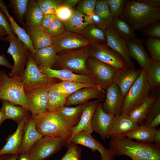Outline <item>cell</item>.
<instances>
[{
  "label": "cell",
  "instance_id": "cell-33",
  "mask_svg": "<svg viewBox=\"0 0 160 160\" xmlns=\"http://www.w3.org/2000/svg\"><path fill=\"white\" fill-rule=\"evenodd\" d=\"M44 15L37 0H29L24 16L26 26H39Z\"/></svg>",
  "mask_w": 160,
  "mask_h": 160
},
{
  "label": "cell",
  "instance_id": "cell-16",
  "mask_svg": "<svg viewBox=\"0 0 160 160\" xmlns=\"http://www.w3.org/2000/svg\"><path fill=\"white\" fill-rule=\"evenodd\" d=\"M106 92L98 86L81 88L70 95L67 98L65 106L71 107L86 103L91 99L98 101L104 100Z\"/></svg>",
  "mask_w": 160,
  "mask_h": 160
},
{
  "label": "cell",
  "instance_id": "cell-12",
  "mask_svg": "<svg viewBox=\"0 0 160 160\" xmlns=\"http://www.w3.org/2000/svg\"><path fill=\"white\" fill-rule=\"evenodd\" d=\"M87 65L93 76L97 84L104 90L113 83L117 70L113 67L92 57H88Z\"/></svg>",
  "mask_w": 160,
  "mask_h": 160
},
{
  "label": "cell",
  "instance_id": "cell-60",
  "mask_svg": "<svg viewBox=\"0 0 160 160\" xmlns=\"http://www.w3.org/2000/svg\"><path fill=\"white\" fill-rule=\"evenodd\" d=\"M17 160H30L27 154L20 153L18 155Z\"/></svg>",
  "mask_w": 160,
  "mask_h": 160
},
{
  "label": "cell",
  "instance_id": "cell-55",
  "mask_svg": "<svg viewBox=\"0 0 160 160\" xmlns=\"http://www.w3.org/2000/svg\"><path fill=\"white\" fill-rule=\"evenodd\" d=\"M137 1L151 7L160 8V0H137Z\"/></svg>",
  "mask_w": 160,
  "mask_h": 160
},
{
  "label": "cell",
  "instance_id": "cell-36",
  "mask_svg": "<svg viewBox=\"0 0 160 160\" xmlns=\"http://www.w3.org/2000/svg\"><path fill=\"white\" fill-rule=\"evenodd\" d=\"M156 97L148 95L139 106L129 112L127 115L139 124L145 121L148 111L155 99Z\"/></svg>",
  "mask_w": 160,
  "mask_h": 160
},
{
  "label": "cell",
  "instance_id": "cell-26",
  "mask_svg": "<svg viewBox=\"0 0 160 160\" xmlns=\"http://www.w3.org/2000/svg\"><path fill=\"white\" fill-rule=\"evenodd\" d=\"M25 28L35 49L52 45L53 37L40 26H26Z\"/></svg>",
  "mask_w": 160,
  "mask_h": 160
},
{
  "label": "cell",
  "instance_id": "cell-7",
  "mask_svg": "<svg viewBox=\"0 0 160 160\" xmlns=\"http://www.w3.org/2000/svg\"><path fill=\"white\" fill-rule=\"evenodd\" d=\"M56 78L48 77L43 74L39 69L34 56L30 52L21 80L25 90L49 86L55 83Z\"/></svg>",
  "mask_w": 160,
  "mask_h": 160
},
{
  "label": "cell",
  "instance_id": "cell-61",
  "mask_svg": "<svg viewBox=\"0 0 160 160\" xmlns=\"http://www.w3.org/2000/svg\"><path fill=\"white\" fill-rule=\"evenodd\" d=\"M7 36L4 29L0 25V37L4 38Z\"/></svg>",
  "mask_w": 160,
  "mask_h": 160
},
{
  "label": "cell",
  "instance_id": "cell-50",
  "mask_svg": "<svg viewBox=\"0 0 160 160\" xmlns=\"http://www.w3.org/2000/svg\"><path fill=\"white\" fill-rule=\"evenodd\" d=\"M145 35L150 37L160 38V23L158 22L142 31Z\"/></svg>",
  "mask_w": 160,
  "mask_h": 160
},
{
  "label": "cell",
  "instance_id": "cell-9",
  "mask_svg": "<svg viewBox=\"0 0 160 160\" xmlns=\"http://www.w3.org/2000/svg\"><path fill=\"white\" fill-rule=\"evenodd\" d=\"M4 41H8L9 46L7 52L12 57L14 61L12 71L8 73L9 77L15 76H21L31 52L26 46L17 36H7L4 38Z\"/></svg>",
  "mask_w": 160,
  "mask_h": 160
},
{
  "label": "cell",
  "instance_id": "cell-46",
  "mask_svg": "<svg viewBox=\"0 0 160 160\" xmlns=\"http://www.w3.org/2000/svg\"><path fill=\"white\" fill-rule=\"evenodd\" d=\"M81 151L77 145L71 143L65 154L60 160H80Z\"/></svg>",
  "mask_w": 160,
  "mask_h": 160
},
{
  "label": "cell",
  "instance_id": "cell-57",
  "mask_svg": "<svg viewBox=\"0 0 160 160\" xmlns=\"http://www.w3.org/2000/svg\"><path fill=\"white\" fill-rule=\"evenodd\" d=\"M80 1V0H61V4L67 6L74 9L75 7Z\"/></svg>",
  "mask_w": 160,
  "mask_h": 160
},
{
  "label": "cell",
  "instance_id": "cell-42",
  "mask_svg": "<svg viewBox=\"0 0 160 160\" xmlns=\"http://www.w3.org/2000/svg\"><path fill=\"white\" fill-rule=\"evenodd\" d=\"M145 45L151 59L160 61V39L150 37L146 39Z\"/></svg>",
  "mask_w": 160,
  "mask_h": 160
},
{
  "label": "cell",
  "instance_id": "cell-1",
  "mask_svg": "<svg viewBox=\"0 0 160 160\" xmlns=\"http://www.w3.org/2000/svg\"><path fill=\"white\" fill-rule=\"evenodd\" d=\"M109 149L115 156L132 160H160V145L135 142L121 135L111 137Z\"/></svg>",
  "mask_w": 160,
  "mask_h": 160
},
{
  "label": "cell",
  "instance_id": "cell-37",
  "mask_svg": "<svg viewBox=\"0 0 160 160\" xmlns=\"http://www.w3.org/2000/svg\"><path fill=\"white\" fill-rule=\"evenodd\" d=\"M51 85L49 87L48 92L47 111L56 112L65 106L69 95L60 93L53 88Z\"/></svg>",
  "mask_w": 160,
  "mask_h": 160
},
{
  "label": "cell",
  "instance_id": "cell-47",
  "mask_svg": "<svg viewBox=\"0 0 160 160\" xmlns=\"http://www.w3.org/2000/svg\"><path fill=\"white\" fill-rule=\"evenodd\" d=\"M44 30L49 35L54 37L61 34L65 29L63 22L57 18Z\"/></svg>",
  "mask_w": 160,
  "mask_h": 160
},
{
  "label": "cell",
  "instance_id": "cell-31",
  "mask_svg": "<svg viewBox=\"0 0 160 160\" xmlns=\"http://www.w3.org/2000/svg\"><path fill=\"white\" fill-rule=\"evenodd\" d=\"M157 131L156 129H151L145 124H141L136 128L121 135L131 139L136 140L139 142L152 143Z\"/></svg>",
  "mask_w": 160,
  "mask_h": 160
},
{
  "label": "cell",
  "instance_id": "cell-6",
  "mask_svg": "<svg viewBox=\"0 0 160 160\" xmlns=\"http://www.w3.org/2000/svg\"><path fill=\"white\" fill-rule=\"evenodd\" d=\"M151 89L147 80L146 72L142 69L140 75L124 97L121 115H127L129 112L140 105L148 96Z\"/></svg>",
  "mask_w": 160,
  "mask_h": 160
},
{
  "label": "cell",
  "instance_id": "cell-22",
  "mask_svg": "<svg viewBox=\"0 0 160 160\" xmlns=\"http://www.w3.org/2000/svg\"><path fill=\"white\" fill-rule=\"evenodd\" d=\"M142 71V69L128 68L116 71L113 77V83L119 87L124 97L140 75Z\"/></svg>",
  "mask_w": 160,
  "mask_h": 160
},
{
  "label": "cell",
  "instance_id": "cell-48",
  "mask_svg": "<svg viewBox=\"0 0 160 160\" xmlns=\"http://www.w3.org/2000/svg\"><path fill=\"white\" fill-rule=\"evenodd\" d=\"M74 9L67 6L60 4L57 9L55 15L58 19L63 22L70 18Z\"/></svg>",
  "mask_w": 160,
  "mask_h": 160
},
{
  "label": "cell",
  "instance_id": "cell-10",
  "mask_svg": "<svg viewBox=\"0 0 160 160\" xmlns=\"http://www.w3.org/2000/svg\"><path fill=\"white\" fill-rule=\"evenodd\" d=\"M88 57L95 58L115 68L117 71L129 68L123 57L106 44H93L85 49Z\"/></svg>",
  "mask_w": 160,
  "mask_h": 160
},
{
  "label": "cell",
  "instance_id": "cell-18",
  "mask_svg": "<svg viewBox=\"0 0 160 160\" xmlns=\"http://www.w3.org/2000/svg\"><path fill=\"white\" fill-rule=\"evenodd\" d=\"M38 67L43 74L50 78L58 79L62 81L97 85L92 74H79L65 69H55L39 66Z\"/></svg>",
  "mask_w": 160,
  "mask_h": 160
},
{
  "label": "cell",
  "instance_id": "cell-30",
  "mask_svg": "<svg viewBox=\"0 0 160 160\" xmlns=\"http://www.w3.org/2000/svg\"><path fill=\"white\" fill-rule=\"evenodd\" d=\"M57 55L52 45L35 49L33 54L38 66L50 68L55 66Z\"/></svg>",
  "mask_w": 160,
  "mask_h": 160
},
{
  "label": "cell",
  "instance_id": "cell-43",
  "mask_svg": "<svg viewBox=\"0 0 160 160\" xmlns=\"http://www.w3.org/2000/svg\"><path fill=\"white\" fill-rule=\"evenodd\" d=\"M37 3L44 15H55L57 9L61 4V0H37Z\"/></svg>",
  "mask_w": 160,
  "mask_h": 160
},
{
  "label": "cell",
  "instance_id": "cell-20",
  "mask_svg": "<svg viewBox=\"0 0 160 160\" xmlns=\"http://www.w3.org/2000/svg\"><path fill=\"white\" fill-rule=\"evenodd\" d=\"M23 130V137L19 154H27L36 142L43 137L37 130L35 122L31 115L25 123Z\"/></svg>",
  "mask_w": 160,
  "mask_h": 160
},
{
  "label": "cell",
  "instance_id": "cell-49",
  "mask_svg": "<svg viewBox=\"0 0 160 160\" xmlns=\"http://www.w3.org/2000/svg\"><path fill=\"white\" fill-rule=\"evenodd\" d=\"M160 113V97L158 95L150 108L145 120L144 124L146 125L158 114Z\"/></svg>",
  "mask_w": 160,
  "mask_h": 160
},
{
  "label": "cell",
  "instance_id": "cell-54",
  "mask_svg": "<svg viewBox=\"0 0 160 160\" xmlns=\"http://www.w3.org/2000/svg\"><path fill=\"white\" fill-rule=\"evenodd\" d=\"M4 38L0 37V40L4 41ZM0 65L5 66L11 70L13 67V65L10 64L5 56L3 54L0 55Z\"/></svg>",
  "mask_w": 160,
  "mask_h": 160
},
{
  "label": "cell",
  "instance_id": "cell-25",
  "mask_svg": "<svg viewBox=\"0 0 160 160\" xmlns=\"http://www.w3.org/2000/svg\"><path fill=\"white\" fill-rule=\"evenodd\" d=\"M143 40L136 39L127 41V44L131 57L138 63L142 69L146 72L149 58L145 49Z\"/></svg>",
  "mask_w": 160,
  "mask_h": 160
},
{
  "label": "cell",
  "instance_id": "cell-32",
  "mask_svg": "<svg viewBox=\"0 0 160 160\" xmlns=\"http://www.w3.org/2000/svg\"><path fill=\"white\" fill-rule=\"evenodd\" d=\"M89 102L75 107L64 106L57 112L67 122L73 127L78 124L84 109Z\"/></svg>",
  "mask_w": 160,
  "mask_h": 160
},
{
  "label": "cell",
  "instance_id": "cell-4",
  "mask_svg": "<svg viewBox=\"0 0 160 160\" xmlns=\"http://www.w3.org/2000/svg\"><path fill=\"white\" fill-rule=\"evenodd\" d=\"M0 99L23 106L29 111L21 76L9 77L5 71H0Z\"/></svg>",
  "mask_w": 160,
  "mask_h": 160
},
{
  "label": "cell",
  "instance_id": "cell-13",
  "mask_svg": "<svg viewBox=\"0 0 160 160\" xmlns=\"http://www.w3.org/2000/svg\"><path fill=\"white\" fill-rule=\"evenodd\" d=\"M71 143L88 147L94 153L97 151L100 154V160H115V156L109 149L105 148L94 139L91 134L86 131H82L73 135L65 145L68 146Z\"/></svg>",
  "mask_w": 160,
  "mask_h": 160
},
{
  "label": "cell",
  "instance_id": "cell-29",
  "mask_svg": "<svg viewBox=\"0 0 160 160\" xmlns=\"http://www.w3.org/2000/svg\"><path fill=\"white\" fill-rule=\"evenodd\" d=\"M1 100L2 105L0 110L5 120L11 119L18 124L25 117L30 114V111L23 106H17L7 100Z\"/></svg>",
  "mask_w": 160,
  "mask_h": 160
},
{
  "label": "cell",
  "instance_id": "cell-5",
  "mask_svg": "<svg viewBox=\"0 0 160 160\" xmlns=\"http://www.w3.org/2000/svg\"><path fill=\"white\" fill-rule=\"evenodd\" d=\"M88 58L85 49L65 52L57 54L55 66L58 69L68 70L76 74L91 75L87 65Z\"/></svg>",
  "mask_w": 160,
  "mask_h": 160
},
{
  "label": "cell",
  "instance_id": "cell-27",
  "mask_svg": "<svg viewBox=\"0 0 160 160\" xmlns=\"http://www.w3.org/2000/svg\"><path fill=\"white\" fill-rule=\"evenodd\" d=\"M66 30L80 33L89 24L93 23L90 17L74 9L70 18L63 22Z\"/></svg>",
  "mask_w": 160,
  "mask_h": 160
},
{
  "label": "cell",
  "instance_id": "cell-51",
  "mask_svg": "<svg viewBox=\"0 0 160 160\" xmlns=\"http://www.w3.org/2000/svg\"><path fill=\"white\" fill-rule=\"evenodd\" d=\"M0 25L6 32L7 36H15L12 30L9 22L4 13L0 8Z\"/></svg>",
  "mask_w": 160,
  "mask_h": 160
},
{
  "label": "cell",
  "instance_id": "cell-14",
  "mask_svg": "<svg viewBox=\"0 0 160 160\" xmlns=\"http://www.w3.org/2000/svg\"><path fill=\"white\" fill-rule=\"evenodd\" d=\"M49 87L35 88L25 91L27 104L32 115L47 111Z\"/></svg>",
  "mask_w": 160,
  "mask_h": 160
},
{
  "label": "cell",
  "instance_id": "cell-56",
  "mask_svg": "<svg viewBox=\"0 0 160 160\" xmlns=\"http://www.w3.org/2000/svg\"><path fill=\"white\" fill-rule=\"evenodd\" d=\"M160 124V113L155 116L147 125L151 129H155L156 127Z\"/></svg>",
  "mask_w": 160,
  "mask_h": 160
},
{
  "label": "cell",
  "instance_id": "cell-2",
  "mask_svg": "<svg viewBox=\"0 0 160 160\" xmlns=\"http://www.w3.org/2000/svg\"><path fill=\"white\" fill-rule=\"evenodd\" d=\"M134 30L142 31L160 20V9L137 0L127 1L122 16Z\"/></svg>",
  "mask_w": 160,
  "mask_h": 160
},
{
  "label": "cell",
  "instance_id": "cell-53",
  "mask_svg": "<svg viewBox=\"0 0 160 160\" xmlns=\"http://www.w3.org/2000/svg\"><path fill=\"white\" fill-rule=\"evenodd\" d=\"M91 18L93 23H94L99 28L105 31L108 28L107 26L101 20L100 17L95 13L91 16Z\"/></svg>",
  "mask_w": 160,
  "mask_h": 160
},
{
  "label": "cell",
  "instance_id": "cell-8",
  "mask_svg": "<svg viewBox=\"0 0 160 160\" xmlns=\"http://www.w3.org/2000/svg\"><path fill=\"white\" fill-rule=\"evenodd\" d=\"M69 139L43 137L36 142L27 155L30 160H45L58 152Z\"/></svg>",
  "mask_w": 160,
  "mask_h": 160
},
{
  "label": "cell",
  "instance_id": "cell-28",
  "mask_svg": "<svg viewBox=\"0 0 160 160\" xmlns=\"http://www.w3.org/2000/svg\"><path fill=\"white\" fill-rule=\"evenodd\" d=\"M0 8L7 17L14 33L28 47L33 55L35 49L32 44L30 38L25 30L16 22L14 18L10 15L7 6L2 0H0Z\"/></svg>",
  "mask_w": 160,
  "mask_h": 160
},
{
  "label": "cell",
  "instance_id": "cell-3",
  "mask_svg": "<svg viewBox=\"0 0 160 160\" xmlns=\"http://www.w3.org/2000/svg\"><path fill=\"white\" fill-rule=\"evenodd\" d=\"M36 128L43 137H67L71 135L73 127L56 112H47L32 116Z\"/></svg>",
  "mask_w": 160,
  "mask_h": 160
},
{
  "label": "cell",
  "instance_id": "cell-35",
  "mask_svg": "<svg viewBox=\"0 0 160 160\" xmlns=\"http://www.w3.org/2000/svg\"><path fill=\"white\" fill-rule=\"evenodd\" d=\"M111 27L126 41L137 38L134 29L121 16L114 18Z\"/></svg>",
  "mask_w": 160,
  "mask_h": 160
},
{
  "label": "cell",
  "instance_id": "cell-40",
  "mask_svg": "<svg viewBox=\"0 0 160 160\" xmlns=\"http://www.w3.org/2000/svg\"><path fill=\"white\" fill-rule=\"evenodd\" d=\"M94 13L108 27H111L114 17L106 0H97Z\"/></svg>",
  "mask_w": 160,
  "mask_h": 160
},
{
  "label": "cell",
  "instance_id": "cell-45",
  "mask_svg": "<svg viewBox=\"0 0 160 160\" xmlns=\"http://www.w3.org/2000/svg\"><path fill=\"white\" fill-rule=\"evenodd\" d=\"M106 0L114 18L121 16L127 0Z\"/></svg>",
  "mask_w": 160,
  "mask_h": 160
},
{
  "label": "cell",
  "instance_id": "cell-15",
  "mask_svg": "<svg viewBox=\"0 0 160 160\" xmlns=\"http://www.w3.org/2000/svg\"><path fill=\"white\" fill-rule=\"evenodd\" d=\"M104 102L102 103L103 111L112 116L121 114L124 97L119 87L113 83L106 89Z\"/></svg>",
  "mask_w": 160,
  "mask_h": 160
},
{
  "label": "cell",
  "instance_id": "cell-19",
  "mask_svg": "<svg viewBox=\"0 0 160 160\" xmlns=\"http://www.w3.org/2000/svg\"><path fill=\"white\" fill-rule=\"evenodd\" d=\"M114 117L103 111L102 103L99 102L92 118L91 125L93 131L104 140L109 132Z\"/></svg>",
  "mask_w": 160,
  "mask_h": 160
},
{
  "label": "cell",
  "instance_id": "cell-23",
  "mask_svg": "<svg viewBox=\"0 0 160 160\" xmlns=\"http://www.w3.org/2000/svg\"><path fill=\"white\" fill-rule=\"evenodd\" d=\"M139 125L127 115L115 116L106 138L121 135L136 128Z\"/></svg>",
  "mask_w": 160,
  "mask_h": 160
},
{
  "label": "cell",
  "instance_id": "cell-17",
  "mask_svg": "<svg viewBox=\"0 0 160 160\" xmlns=\"http://www.w3.org/2000/svg\"><path fill=\"white\" fill-rule=\"evenodd\" d=\"M105 32L107 45L123 57L129 68L135 69L131 60L127 41L112 27H108Z\"/></svg>",
  "mask_w": 160,
  "mask_h": 160
},
{
  "label": "cell",
  "instance_id": "cell-21",
  "mask_svg": "<svg viewBox=\"0 0 160 160\" xmlns=\"http://www.w3.org/2000/svg\"><path fill=\"white\" fill-rule=\"evenodd\" d=\"M30 116L29 114L25 117L18 124L15 132L8 137L6 143L0 150V155L5 154L18 155L23 137L24 126Z\"/></svg>",
  "mask_w": 160,
  "mask_h": 160
},
{
  "label": "cell",
  "instance_id": "cell-34",
  "mask_svg": "<svg viewBox=\"0 0 160 160\" xmlns=\"http://www.w3.org/2000/svg\"><path fill=\"white\" fill-rule=\"evenodd\" d=\"M92 44H106V38L104 31L94 23L89 24L79 33Z\"/></svg>",
  "mask_w": 160,
  "mask_h": 160
},
{
  "label": "cell",
  "instance_id": "cell-62",
  "mask_svg": "<svg viewBox=\"0 0 160 160\" xmlns=\"http://www.w3.org/2000/svg\"><path fill=\"white\" fill-rule=\"evenodd\" d=\"M5 120L2 113L0 110V125L2 124Z\"/></svg>",
  "mask_w": 160,
  "mask_h": 160
},
{
  "label": "cell",
  "instance_id": "cell-24",
  "mask_svg": "<svg viewBox=\"0 0 160 160\" xmlns=\"http://www.w3.org/2000/svg\"><path fill=\"white\" fill-rule=\"evenodd\" d=\"M99 102L97 100L89 102L84 109L78 124L72 129L71 135L70 138L74 134L82 131L90 134L93 132L92 127V120Z\"/></svg>",
  "mask_w": 160,
  "mask_h": 160
},
{
  "label": "cell",
  "instance_id": "cell-52",
  "mask_svg": "<svg viewBox=\"0 0 160 160\" xmlns=\"http://www.w3.org/2000/svg\"><path fill=\"white\" fill-rule=\"evenodd\" d=\"M57 18L55 15L49 14L44 15L39 26L45 30Z\"/></svg>",
  "mask_w": 160,
  "mask_h": 160
},
{
  "label": "cell",
  "instance_id": "cell-38",
  "mask_svg": "<svg viewBox=\"0 0 160 160\" xmlns=\"http://www.w3.org/2000/svg\"><path fill=\"white\" fill-rule=\"evenodd\" d=\"M51 86L60 93L70 95L81 88L93 87L98 85L90 84L62 81L60 82L54 83Z\"/></svg>",
  "mask_w": 160,
  "mask_h": 160
},
{
  "label": "cell",
  "instance_id": "cell-41",
  "mask_svg": "<svg viewBox=\"0 0 160 160\" xmlns=\"http://www.w3.org/2000/svg\"><path fill=\"white\" fill-rule=\"evenodd\" d=\"M29 0H9V6L16 19L24 27H25L24 22L25 14Z\"/></svg>",
  "mask_w": 160,
  "mask_h": 160
},
{
  "label": "cell",
  "instance_id": "cell-58",
  "mask_svg": "<svg viewBox=\"0 0 160 160\" xmlns=\"http://www.w3.org/2000/svg\"><path fill=\"white\" fill-rule=\"evenodd\" d=\"M18 155L5 154L0 155V160H17Z\"/></svg>",
  "mask_w": 160,
  "mask_h": 160
},
{
  "label": "cell",
  "instance_id": "cell-44",
  "mask_svg": "<svg viewBox=\"0 0 160 160\" xmlns=\"http://www.w3.org/2000/svg\"><path fill=\"white\" fill-rule=\"evenodd\" d=\"M97 0H80L76 6V9L85 15L90 17L94 13Z\"/></svg>",
  "mask_w": 160,
  "mask_h": 160
},
{
  "label": "cell",
  "instance_id": "cell-59",
  "mask_svg": "<svg viewBox=\"0 0 160 160\" xmlns=\"http://www.w3.org/2000/svg\"><path fill=\"white\" fill-rule=\"evenodd\" d=\"M153 142L156 145H160V130L159 129L157 131L155 134L153 139Z\"/></svg>",
  "mask_w": 160,
  "mask_h": 160
},
{
  "label": "cell",
  "instance_id": "cell-11",
  "mask_svg": "<svg viewBox=\"0 0 160 160\" xmlns=\"http://www.w3.org/2000/svg\"><path fill=\"white\" fill-rule=\"evenodd\" d=\"M92 44L81 34L65 30L60 35L53 37L52 46L58 54L85 49Z\"/></svg>",
  "mask_w": 160,
  "mask_h": 160
},
{
  "label": "cell",
  "instance_id": "cell-39",
  "mask_svg": "<svg viewBox=\"0 0 160 160\" xmlns=\"http://www.w3.org/2000/svg\"><path fill=\"white\" fill-rule=\"evenodd\" d=\"M146 79L151 89L160 85V61L149 58Z\"/></svg>",
  "mask_w": 160,
  "mask_h": 160
}]
</instances>
